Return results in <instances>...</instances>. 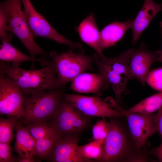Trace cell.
I'll return each mask as SVG.
<instances>
[{"instance_id":"1","label":"cell","mask_w":162,"mask_h":162,"mask_svg":"<svg viewBox=\"0 0 162 162\" xmlns=\"http://www.w3.org/2000/svg\"><path fill=\"white\" fill-rule=\"evenodd\" d=\"M110 129L104 140L100 162H147L150 160L145 148L139 149L129 130L125 118H110Z\"/></svg>"},{"instance_id":"2","label":"cell","mask_w":162,"mask_h":162,"mask_svg":"<svg viewBox=\"0 0 162 162\" xmlns=\"http://www.w3.org/2000/svg\"><path fill=\"white\" fill-rule=\"evenodd\" d=\"M0 69L12 78L21 89L24 95L45 90L60 89L62 87L58 80L52 61L44 67L38 70H26L20 65H6L1 61Z\"/></svg>"},{"instance_id":"3","label":"cell","mask_w":162,"mask_h":162,"mask_svg":"<svg viewBox=\"0 0 162 162\" xmlns=\"http://www.w3.org/2000/svg\"><path fill=\"white\" fill-rule=\"evenodd\" d=\"M134 49H129L115 57L99 58L95 62L99 73L111 86L118 102L122 101V94L127 92L128 81L134 78L129 69V63Z\"/></svg>"},{"instance_id":"4","label":"cell","mask_w":162,"mask_h":162,"mask_svg":"<svg viewBox=\"0 0 162 162\" xmlns=\"http://www.w3.org/2000/svg\"><path fill=\"white\" fill-rule=\"evenodd\" d=\"M59 82L64 87L68 82L85 71L92 69L99 55L88 56L82 52L76 53L72 50L58 54L53 51L50 53Z\"/></svg>"},{"instance_id":"5","label":"cell","mask_w":162,"mask_h":162,"mask_svg":"<svg viewBox=\"0 0 162 162\" xmlns=\"http://www.w3.org/2000/svg\"><path fill=\"white\" fill-rule=\"evenodd\" d=\"M22 0H5L0 2L2 7L7 13L8 22L7 32L15 34L28 51L30 56L35 58L40 55L48 58V56L34 40L24 11L21 9Z\"/></svg>"},{"instance_id":"6","label":"cell","mask_w":162,"mask_h":162,"mask_svg":"<svg viewBox=\"0 0 162 162\" xmlns=\"http://www.w3.org/2000/svg\"><path fill=\"white\" fill-rule=\"evenodd\" d=\"M60 89L43 91L24 96L25 121L30 123L45 122L53 117L62 101Z\"/></svg>"},{"instance_id":"7","label":"cell","mask_w":162,"mask_h":162,"mask_svg":"<svg viewBox=\"0 0 162 162\" xmlns=\"http://www.w3.org/2000/svg\"><path fill=\"white\" fill-rule=\"evenodd\" d=\"M90 117L64 99L53 116L52 123L62 136L79 135L88 126Z\"/></svg>"},{"instance_id":"8","label":"cell","mask_w":162,"mask_h":162,"mask_svg":"<svg viewBox=\"0 0 162 162\" xmlns=\"http://www.w3.org/2000/svg\"><path fill=\"white\" fill-rule=\"evenodd\" d=\"M110 104L125 117L129 130L137 147L140 150L144 148L148 139L157 132L155 115L129 112L112 99Z\"/></svg>"},{"instance_id":"9","label":"cell","mask_w":162,"mask_h":162,"mask_svg":"<svg viewBox=\"0 0 162 162\" xmlns=\"http://www.w3.org/2000/svg\"><path fill=\"white\" fill-rule=\"evenodd\" d=\"M27 23L33 36L41 37L67 45L72 49L82 50L80 43L73 42L59 34L45 18L35 9L30 0H22Z\"/></svg>"},{"instance_id":"10","label":"cell","mask_w":162,"mask_h":162,"mask_svg":"<svg viewBox=\"0 0 162 162\" xmlns=\"http://www.w3.org/2000/svg\"><path fill=\"white\" fill-rule=\"evenodd\" d=\"M5 75L0 69V114L24 118V94L16 82Z\"/></svg>"},{"instance_id":"11","label":"cell","mask_w":162,"mask_h":162,"mask_svg":"<svg viewBox=\"0 0 162 162\" xmlns=\"http://www.w3.org/2000/svg\"><path fill=\"white\" fill-rule=\"evenodd\" d=\"M64 99L86 115L108 118L124 116L119 111L113 108L108 103L98 96H87L80 94H65Z\"/></svg>"},{"instance_id":"12","label":"cell","mask_w":162,"mask_h":162,"mask_svg":"<svg viewBox=\"0 0 162 162\" xmlns=\"http://www.w3.org/2000/svg\"><path fill=\"white\" fill-rule=\"evenodd\" d=\"M161 50H149L144 42L139 47L135 49L130 57L129 67L134 78L138 79L143 86L146 83L147 75L152 64L158 62Z\"/></svg>"},{"instance_id":"13","label":"cell","mask_w":162,"mask_h":162,"mask_svg":"<svg viewBox=\"0 0 162 162\" xmlns=\"http://www.w3.org/2000/svg\"><path fill=\"white\" fill-rule=\"evenodd\" d=\"M71 82L70 89L79 93H92L99 96L110 85L100 74L83 73Z\"/></svg>"},{"instance_id":"14","label":"cell","mask_w":162,"mask_h":162,"mask_svg":"<svg viewBox=\"0 0 162 162\" xmlns=\"http://www.w3.org/2000/svg\"><path fill=\"white\" fill-rule=\"evenodd\" d=\"M78 135L62 136L56 144L49 158L54 162H86L77 153Z\"/></svg>"},{"instance_id":"15","label":"cell","mask_w":162,"mask_h":162,"mask_svg":"<svg viewBox=\"0 0 162 162\" xmlns=\"http://www.w3.org/2000/svg\"><path fill=\"white\" fill-rule=\"evenodd\" d=\"M162 11V3L153 0H144L142 7L134 20L130 29L132 31V43L136 44L141 34L156 14Z\"/></svg>"},{"instance_id":"16","label":"cell","mask_w":162,"mask_h":162,"mask_svg":"<svg viewBox=\"0 0 162 162\" xmlns=\"http://www.w3.org/2000/svg\"><path fill=\"white\" fill-rule=\"evenodd\" d=\"M82 41L97 52L99 58L105 56L102 53L100 45V32H99L94 14L91 13L79 24L76 29Z\"/></svg>"},{"instance_id":"17","label":"cell","mask_w":162,"mask_h":162,"mask_svg":"<svg viewBox=\"0 0 162 162\" xmlns=\"http://www.w3.org/2000/svg\"><path fill=\"white\" fill-rule=\"evenodd\" d=\"M133 20L125 22L114 21L105 27L100 32V45L102 51L114 45L130 29Z\"/></svg>"},{"instance_id":"18","label":"cell","mask_w":162,"mask_h":162,"mask_svg":"<svg viewBox=\"0 0 162 162\" xmlns=\"http://www.w3.org/2000/svg\"><path fill=\"white\" fill-rule=\"evenodd\" d=\"M14 149L19 157L34 158L36 156V141L30 134L26 127L17 124Z\"/></svg>"},{"instance_id":"19","label":"cell","mask_w":162,"mask_h":162,"mask_svg":"<svg viewBox=\"0 0 162 162\" xmlns=\"http://www.w3.org/2000/svg\"><path fill=\"white\" fill-rule=\"evenodd\" d=\"M10 42L1 43L0 49L1 61L11 62L12 64L19 65H20L22 62L27 61L39 62L44 67L48 64L50 61L48 60L46 57L36 58L28 56L13 46Z\"/></svg>"},{"instance_id":"20","label":"cell","mask_w":162,"mask_h":162,"mask_svg":"<svg viewBox=\"0 0 162 162\" xmlns=\"http://www.w3.org/2000/svg\"><path fill=\"white\" fill-rule=\"evenodd\" d=\"M162 106V92L151 96L141 100L128 111L143 114L152 113Z\"/></svg>"},{"instance_id":"21","label":"cell","mask_w":162,"mask_h":162,"mask_svg":"<svg viewBox=\"0 0 162 162\" xmlns=\"http://www.w3.org/2000/svg\"><path fill=\"white\" fill-rule=\"evenodd\" d=\"M62 137L56 130L45 137L36 141V156L41 159H49L56 144Z\"/></svg>"},{"instance_id":"22","label":"cell","mask_w":162,"mask_h":162,"mask_svg":"<svg viewBox=\"0 0 162 162\" xmlns=\"http://www.w3.org/2000/svg\"><path fill=\"white\" fill-rule=\"evenodd\" d=\"M104 143L103 141L94 140L83 145H77L76 150L86 162L97 161L101 156Z\"/></svg>"},{"instance_id":"23","label":"cell","mask_w":162,"mask_h":162,"mask_svg":"<svg viewBox=\"0 0 162 162\" xmlns=\"http://www.w3.org/2000/svg\"><path fill=\"white\" fill-rule=\"evenodd\" d=\"M18 119L12 116L0 118V142L10 144L13 139V130L18 122Z\"/></svg>"},{"instance_id":"24","label":"cell","mask_w":162,"mask_h":162,"mask_svg":"<svg viewBox=\"0 0 162 162\" xmlns=\"http://www.w3.org/2000/svg\"><path fill=\"white\" fill-rule=\"evenodd\" d=\"M26 127L30 134L36 141L56 130L52 123L49 124L45 122L30 123Z\"/></svg>"},{"instance_id":"25","label":"cell","mask_w":162,"mask_h":162,"mask_svg":"<svg viewBox=\"0 0 162 162\" xmlns=\"http://www.w3.org/2000/svg\"><path fill=\"white\" fill-rule=\"evenodd\" d=\"M110 122L105 118L98 121L92 129V137L94 140L104 142L108 134L110 129Z\"/></svg>"},{"instance_id":"26","label":"cell","mask_w":162,"mask_h":162,"mask_svg":"<svg viewBox=\"0 0 162 162\" xmlns=\"http://www.w3.org/2000/svg\"><path fill=\"white\" fill-rule=\"evenodd\" d=\"M146 82L154 89L162 92V67L149 71L146 77Z\"/></svg>"},{"instance_id":"27","label":"cell","mask_w":162,"mask_h":162,"mask_svg":"<svg viewBox=\"0 0 162 162\" xmlns=\"http://www.w3.org/2000/svg\"><path fill=\"white\" fill-rule=\"evenodd\" d=\"M18 157H14L9 144L0 142V162L17 161Z\"/></svg>"},{"instance_id":"28","label":"cell","mask_w":162,"mask_h":162,"mask_svg":"<svg viewBox=\"0 0 162 162\" xmlns=\"http://www.w3.org/2000/svg\"><path fill=\"white\" fill-rule=\"evenodd\" d=\"M155 122L157 128V132L160 137L162 142V106L155 115Z\"/></svg>"},{"instance_id":"29","label":"cell","mask_w":162,"mask_h":162,"mask_svg":"<svg viewBox=\"0 0 162 162\" xmlns=\"http://www.w3.org/2000/svg\"><path fill=\"white\" fill-rule=\"evenodd\" d=\"M150 154L159 161L162 162V142L159 146L153 149L151 151Z\"/></svg>"},{"instance_id":"30","label":"cell","mask_w":162,"mask_h":162,"mask_svg":"<svg viewBox=\"0 0 162 162\" xmlns=\"http://www.w3.org/2000/svg\"><path fill=\"white\" fill-rule=\"evenodd\" d=\"M17 161L19 162H35V160L34 158L25 157H18Z\"/></svg>"},{"instance_id":"31","label":"cell","mask_w":162,"mask_h":162,"mask_svg":"<svg viewBox=\"0 0 162 162\" xmlns=\"http://www.w3.org/2000/svg\"><path fill=\"white\" fill-rule=\"evenodd\" d=\"M159 26H160V31L162 38V21H161L160 23ZM158 62H160L162 63V50L161 51L160 55L158 60Z\"/></svg>"}]
</instances>
